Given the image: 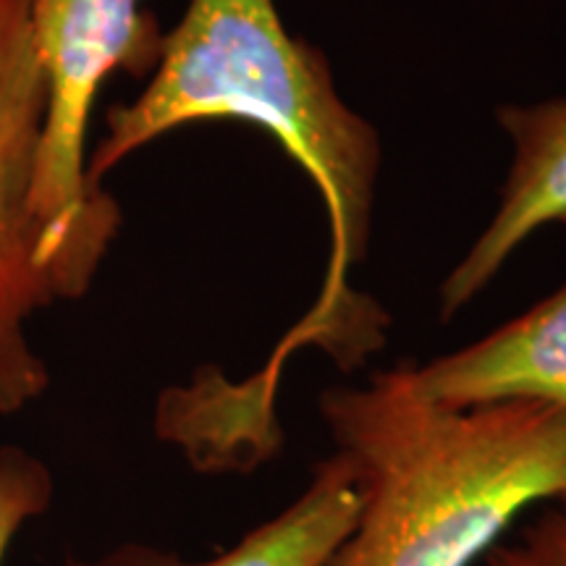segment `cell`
Returning a JSON list of instances; mask_svg holds the SVG:
<instances>
[{"label": "cell", "mask_w": 566, "mask_h": 566, "mask_svg": "<svg viewBox=\"0 0 566 566\" xmlns=\"http://www.w3.org/2000/svg\"><path fill=\"white\" fill-rule=\"evenodd\" d=\"M202 122H244L279 142L310 176L331 223V265L321 300L281 346L317 344L342 367L365 363L386 342V315L352 289V268L370 239L378 132L338 95L328 61L294 38L273 0H189L163 38L160 59L137 101L113 105L87 155V179L101 187L142 147Z\"/></svg>", "instance_id": "1"}, {"label": "cell", "mask_w": 566, "mask_h": 566, "mask_svg": "<svg viewBox=\"0 0 566 566\" xmlns=\"http://www.w3.org/2000/svg\"><path fill=\"white\" fill-rule=\"evenodd\" d=\"M321 415L363 495L325 566H472L525 509L566 501V415L554 407H443L401 363L325 391Z\"/></svg>", "instance_id": "2"}, {"label": "cell", "mask_w": 566, "mask_h": 566, "mask_svg": "<svg viewBox=\"0 0 566 566\" xmlns=\"http://www.w3.org/2000/svg\"><path fill=\"white\" fill-rule=\"evenodd\" d=\"M34 51L48 84L32 212L59 300L87 294L122 210L87 179V129L111 74L150 76L163 38L147 0H30Z\"/></svg>", "instance_id": "3"}, {"label": "cell", "mask_w": 566, "mask_h": 566, "mask_svg": "<svg viewBox=\"0 0 566 566\" xmlns=\"http://www.w3.org/2000/svg\"><path fill=\"white\" fill-rule=\"evenodd\" d=\"M48 84L30 27V0H0V417L24 412L51 386L27 328L59 302L32 187Z\"/></svg>", "instance_id": "4"}, {"label": "cell", "mask_w": 566, "mask_h": 566, "mask_svg": "<svg viewBox=\"0 0 566 566\" xmlns=\"http://www.w3.org/2000/svg\"><path fill=\"white\" fill-rule=\"evenodd\" d=\"M499 122L514 145L512 168L491 223L443 281V317L475 300L535 231L566 226V97L504 105Z\"/></svg>", "instance_id": "5"}, {"label": "cell", "mask_w": 566, "mask_h": 566, "mask_svg": "<svg viewBox=\"0 0 566 566\" xmlns=\"http://www.w3.org/2000/svg\"><path fill=\"white\" fill-rule=\"evenodd\" d=\"M415 375L443 407L537 401L566 415V283L480 342L415 365Z\"/></svg>", "instance_id": "6"}, {"label": "cell", "mask_w": 566, "mask_h": 566, "mask_svg": "<svg viewBox=\"0 0 566 566\" xmlns=\"http://www.w3.org/2000/svg\"><path fill=\"white\" fill-rule=\"evenodd\" d=\"M359 480L342 451L315 467L296 499L247 533L242 541L205 562H181L145 546H124L97 564L69 566H325L349 537L359 514Z\"/></svg>", "instance_id": "7"}, {"label": "cell", "mask_w": 566, "mask_h": 566, "mask_svg": "<svg viewBox=\"0 0 566 566\" xmlns=\"http://www.w3.org/2000/svg\"><path fill=\"white\" fill-rule=\"evenodd\" d=\"M51 501L53 478L42 459L17 446L0 449V566L13 537L27 522L45 514Z\"/></svg>", "instance_id": "8"}, {"label": "cell", "mask_w": 566, "mask_h": 566, "mask_svg": "<svg viewBox=\"0 0 566 566\" xmlns=\"http://www.w3.org/2000/svg\"><path fill=\"white\" fill-rule=\"evenodd\" d=\"M483 566H562L554 551L548 548L546 537L537 533V527L527 530L516 543H499L488 551Z\"/></svg>", "instance_id": "9"}, {"label": "cell", "mask_w": 566, "mask_h": 566, "mask_svg": "<svg viewBox=\"0 0 566 566\" xmlns=\"http://www.w3.org/2000/svg\"><path fill=\"white\" fill-rule=\"evenodd\" d=\"M535 527H537V533L546 537L548 548L554 551L558 564L566 566V501L558 512L546 516V520H541Z\"/></svg>", "instance_id": "10"}]
</instances>
